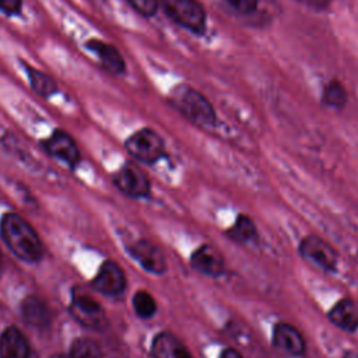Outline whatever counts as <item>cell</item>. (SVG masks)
<instances>
[{"label":"cell","instance_id":"7c38bea8","mask_svg":"<svg viewBox=\"0 0 358 358\" xmlns=\"http://www.w3.org/2000/svg\"><path fill=\"white\" fill-rule=\"evenodd\" d=\"M273 345L289 355H302L305 352V341L301 333L285 322L275 323L273 329Z\"/></svg>","mask_w":358,"mask_h":358},{"label":"cell","instance_id":"ffe728a7","mask_svg":"<svg viewBox=\"0 0 358 358\" xmlns=\"http://www.w3.org/2000/svg\"><path fill=\"white\" fill-rule=\"evenodd\" d=\"M347 90L345 87L337 81L333 80L330 81L323 91V102L330 106V108H336V109H341L344 108V105L347 103Z\"/></svg>","mask_w":358,"mask_h":358},{"label":"cell","instance_id":"3957f363","mask_svg":"<svg viewBox=\"0 0 358 358\" xmlns=\"http://www.w3.org/2000/svg\"><path fill=\"white\" fill-rule=\"evenodd\" d=\"M159 4L175 24L192 34L201 35L206 31V10L199 0H161Z\"/></svg>","mask_w":358,"mask_h":358},{"label":"cell","instance_id":"5b68a950","mask_svg":"<svg viewBox=\"0 0 358 358\" xmlns=\"http://www.w3.org/2000/svg\"><path fill=\"white\" fill-rule=\"evenodd\" d=\"M301 256L324 271H334L337 268L338 256L336 250L322 238L316 235L305 236L299 243Z\"/></svg>","mask_w":358,"mask_h":358},{"label":"cell","instance_id":"44dd1931","mask_svg":"<svg viewBox=\"0 0 358 358\" xmlns=\"http://www.w3.org/2000/svg\"><path fill=\"white\" fill-rule=\"evenodd\" d=\"M70 358H103L101 347L91 338H77L70 347Z\"/></svg>","mask_w":358,"mask_h":358},{"label":"cell","instance_id":"2e32d148","mask_svg":"<svg viewBox=\"0 0 358 358\" xmlns=\"http://www.w3.org/2000/svg\"><path fill=\"white\" fill-rule=\"evenodd\" d=\"M329 320L345 330V331H355L358 329V306L350 298H343L338 301L329 312Z\"/></svg>","mask_w":358,"mask_h":358},{"label":"cell","instance_id":"ba28073f","mask_svg":"<svg viewBox=\"0 0 358 358\" xmlns=\"http://www.w3.org/2000/svg\"><path fill=\"white\" fill-rule=\"evenodd\" d=\"M190 263L196 271L210 277L221 275L225 268L222 253L220 252V249L208 243L201 245L193 252L190 257Z\"/></svg>","mask_w":358,"mask_h":358},{"label":"cell","instance_id":"9c48e42d","mask_svg":"<svg viewBox=\"0 0 358 358\" xmlns=\"http://www.w3.org/2000/svg\"><path fill=\"white\" fill-rule=\"evenodd\" d=\"M92 288L106 295H119L126 288L123 270L112 260H106L92 280Z\"/></svg>","mask_w":358,"mask_h":358},{"label":"cell","instance_id":"d6986e66","mask_svg":"<svg viewBox=\"0 0 358 358\" xmlns=\"http://www.w3.org/2000/svg\"><path fill=\"white\" fill-rule=\"evenodd\" d=\"M227 234L231 239L239 243H249L257 239L256 224L248 215H239Z\"/></svg>","mask_w":358,"mask_h":358},{"label":"cell","instance_id":"7402d4cb","mask_svg":"<svg viewBox=\"0 0 358 358\" xmlns=\"http://www.w3.org/2000/svg\"><path fill=\"white\" fill-rule=\"evenodd\" d=\"M133 308L143 319H150L157 312L155 299L147 291H137L133 296Z\"/></svg>","mask_w":358,"mask_h":358},{"label":"cell","instance_id":"83f0119b","mask_svg":"<svg viewBox=\"0 0 358 358\" xmlns=\"http://www.w3.org/2000/svg\"><path fill=\"white\" fill-rule=\"evenodd\" d=\"M0 264H1V253H0Z\"/></svg>","mask_w":358,"mask_h":358},{"label":"cell","instance_id":"8992f818","mask_svg":"<svg viewBox=\"0 0 358 358\" xmlns=\"http://www.w3.org/2000/svg\"><path fill=\"white\" fill-rule=\"evenodd\" d=\"M116 186L130 197H144L150 193V180L145 172L136 164L127 162L113 178Z\"/></svg>","mask_w":358,"mask_h":358},{"label":"cell","instance_id":"8fae6325","mask_svg":"<svg viewBox=\"0 0 358 358\" xmlns=\"http://www.w3.org/2000/svg\"><path fill=\"white\" fill-rule=\"evenodd\" d=\"M130 255L150 273L162 274L166 270L165 257L158 246L152 242L141 239L130 246Z\"/></svg>","mask_w":358,"mask_h":358},{"label":"cell","instance_id":"4316f807","mask_svg":"<svg viewBox=\"0 0 358 358\" xmlns=\"http://www.w3.org/2000/svg\"><path fill=\"white\" fill-rule=\"evenodd\" d=\"M53 358H66V357H63V355H56V357H53Z\"/></svg>","mask_w":358,"mask_h":358},{"label":"cell","instance_id":"7a4b0ae2","mask_svg":"<svg viewBox=\"0 0 358 358\" xmlns=\"http://www.w3.org/2000/svg\"><path fill=\"white\" fill-rule=\"evenodd\" d=\"M172 105L190 122L208 127L215 124V112L210 101L187 84H179L171 91Z\"/></svg>","mask_w":358,"mask_h":358},{"label":"cell","instance_id":"6da1fadb","mask_svg":"<svg viewBox=\"0 0 358 358\" xmlns=\"http://www.w3.org/2000/svg\"><path fill=\"white\" fill-rule=\"evenodd\" d=\"M0 234L10 250L25 262L42 257V243L35 229L18 214L7 213L0 221Z\"/></svg>","mask_w":358,"mask_h":358},{"label":"cell","instance_id":"cb8c5ba5","mask_svg":"<svg viewBox=\"0 0 358 358\" xmlns=\"http://www.w3.org/2000/svg\"><path fill=\"white\" fill-rule=\"evenodd\" d=\"M234 10L242 13V14H249L256 10L257 7V0H225Z\"/></svg>","mask_w":358,"mask_h":358},{"label":"cell","instance_id":"484cf974","mask_svg":"<svg viewBox=\"0 0 358 358\" xmlns=\"http://www.w3.org/2000/svg\"><path fill=\"white\" fill-rule=\"evenodd\" d=\"M220 358H242V355H241L238 351H235V350H232V348H228V350H224V351H222V354L220 355Z\"/></svg>","mask_w":358,"mask_h":358},{"label":"cell","instance_id":"52a82bcc","mask_svg":"<svg viewBox=\"0 0 358 358\" xmlns=\"http://www.w3.org/2000/svg\"><path fill=\"white\" fill-rule=\"evenodd\" d=\"M70 312L80 323L87 327L102 329L106 324V316L102 306L88 295H74L70 305Z\"/></svg>","mask_w":358,"mask_h":358},{"label":"cell","instance_id":"e0dca14e","mask_svg":"<svg viewBox=\"0 0 358 358\" xmlns=\"http://www.w3.org/2000/svg\"><path fill=\"white\" fill-rule=\"evenodd\" d=\"M21 64L24 67L25 76L34 92H36L43 98H49L57 92V83L49 74H46L45 71L36 67L27 64L25 62H22Z\"/></svg>","mask_w":358,"mask_h":358},{"label":"cell","instance_id":"603a6c76","mask_svg":"<svg viewBox=\"0 0 358 358\" xmlns=\"http://www.w3.org/2000/svg\"><path fill=\"white\" fill-rule=\"evenodd\" d=\"M127 3L144 17L154 15L159 7V0H127Z\"/></svg>","mask_w":358,"mask_h":358},{"label":"cell","instance_id":"ac0fdd59","mask_svg":"<svg viewBox=\"0 0 358 358\" xmlns=\"http://www.w3.org/2000/svg\"><path fill=\"white\" fill-rule=\"evenodd\" d=\"M21 312L25 320L32 326H45L50 322V309L38 296L29 295L21 303Z\"/></svg>","mask_w":358,"mask_h":358},{"label":"cell","instance_id":"d4e9b609","mask_svg":"<svg viewBox=\"0 0 358 358\" xmlns=\"http://www.w3.org/2000/svg\"><path fill=\"white\" fill-rule=\"evenodd\" d=\"M22 8V0H0V11L6 15H15Z\"/></svg>","mask_w":358,"mask_h":358},{"label":"cell","instance_id":"30bf717a","mask_svg":"<svg viewBox=\"0 0 358 358\" xmlns=\"http://www.w3.org/2000/svg\"><path fill=\"white\" fill-rule=\"evenodd\" d=\"M43 147L50 155L70 166H74L80 159V152L74 140L63 130L53 131L52 136L43 141Z\"/></svg>","mask_w":358,"mask_h":358},{"label":"cell","instance_id":"4fadbf2b","mask_svg":"<svg viewBox=\"0 0 358 358\" xmlns=\"http://www.w3.org/2000/svg\"><path fill=\"white\" fill-rule=\"evenodd\" d=\"M85 48L92 52L102 67L112 74H122L126 70V63L120 52L110 43L101 39H90L85 42Z\"/></svg>","mask_w":358,"mask_h":358},{"label":"cell","instance_id":"5bb4252c","mask_svg":"<svg viewBox=\"0 0 358 358\" xmlns=\"http://www.w3.org/2000/svg\"><path fill=\"white\" fill-rule=\"evenodd\" d=\"M151 352L154 358H193L187 347L176 336L168 331L154 337Z\"/></svg>","mask_w":358,"mask_h":358},{"label":"cell","instance_id":"277c9868","mask_svg":"<svg viewBox=\"0 0 358 358\" xmlns=\"http://www.w3.org/2000/svg\"><path fill=\"white\" fill-rule=\"evenodd\" d=\"M126 150L136 159L154 164L164 155V140L152 129H140L126 140Z\"/></svg>","mask_w":358,"mask_h":358},{"label":"cell","instance_id":"9a60e30c","mask_svg":"<svg viewBox=\"0 0 358 358\" xmlns=\"http://www.w3.org/2000/svg\"><path fill=\"white\" fill-rule=\"evenodd\" d=\"M29 344L17 327H7L0 336V358H28Z\"/></svg>","mask_w":358,"mask_h":358}]
</instances>
